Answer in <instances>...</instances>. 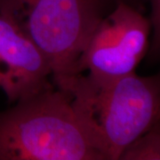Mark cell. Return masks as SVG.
Listing matches in <instances>:
<instances>
[{
  "label": "cell",
  "mask_w": 160,
  "mask_h": 160,
  "mask_svg": "<svg viewBox=\"0 0 160 160\" xmlns=\"http://www.w3.org/2000/svg\"><path fill=\"white\" fill-rule=\"evenodd\" d=\"M151 22L122 1L102 19L86 46L78 74L108 81L135 72L149 48Z\"/></svg>",
  "instance_id": "obj_4"
},
{
  "label": "cell",
  "mask_w": 160,
  "mask_h": 160,
  "mask_svg": "<svg viewBox=\"0 0 160 160\" xmlns=\"http://www.w3.org/2000/svg\"><path fill=\"white\" fill-rule=\"evenodd\" d=\"M151 12L149 21L151 22L153 38L148 50L149 57L155 60L158 57L160 46V0H149Z\"/></svg>",
  "instance_id": "obj_7"
},
{
  "label": "cell",
  "mask_w": 160,
  "mask_h": 160,
  "mask_svg": "<svg viewBox=\"0 0 160 160\" xmlns=\"http://www.w3.org/2000/svg\"><path fill=\"white\" fill-rule=\"evenodd\" d=\"M119 159L159 160V122L130 143L121 153Z\"/></svg>",
  "instance_id": "obj_6"
},
{
  "label": "cell",
  "mask_w": 160,
  "mask_h": 160,
  "mask_svg": "<svg viewBox=\"0 0 160 160\" xmlns=\"http://www.w3.org/2000/svg\"><path fill=\"white\" fill-rule=\"evenodd\" d=\"M0 160H105L67 92L52 86L0 111Z\"/></svg>",
  "instance_id": "obj_2"
},
{
  "label": "cell",
  "mask_w": 160,
  "mask_h": 160,
  "mask_svg": "<svg viewBox=\"0 0 160 160\" xmlns=\"http://www.w3.org/2000/svg\"><path fill=\"white\" fill-rule=\"evenodd\" d=\"M116 0H0V15L46 56L58 86L78 74V64L99 22Z\"/></svg>",
  "instance_id": "obj_3"
},
{
  "label": "cell",
  "mask_w": 160,
  "mask_h": 160,
  "mask_svg": "<svg viewBox=\"0 0 160 160\" xmlns=\"http://www.w3.org/2000/svg\"><path fill=\"white\" fill-rule=\"evenodd\" d=\"M67 92L93 146L105 160H118L136 138L159 122V76L135 72L108 81L75 75L55 86Z\"/></svg>",
  "instance_id": "obj_1"
},
{
  "label": "cell",
  "mask_w": 160,
  "mask_h": 160,
  "mask_svg": "<svg viewBox=\"0 0 160 160\" xmlns=\"http://www.w3.org/2000/svg\"><path fill=\"white\" fill-rule=\"evenodd\" d=\"M46 56L6 18L0 15V88L10 103L52 86Z\"/></svg>",
  "instance_id": "obj_5"
},
{
  "label": "cell",
  "mask_w": 160,
  "mask_h": 160,
  "mask_svg": "<svg viewBox=\"0 0 160 160\" xmlns=\"http://www.w3.org/2000/svg\"><path fill=\"white\" fill-rule=\"evenodd\" d=\"M116 1H122L124 3H126L129 6H132L133 8L137 9L139 11H142L144 3L146 0H116Z\"/></svg>",
  "instance_id": "obj_8"
}]
</instances>
